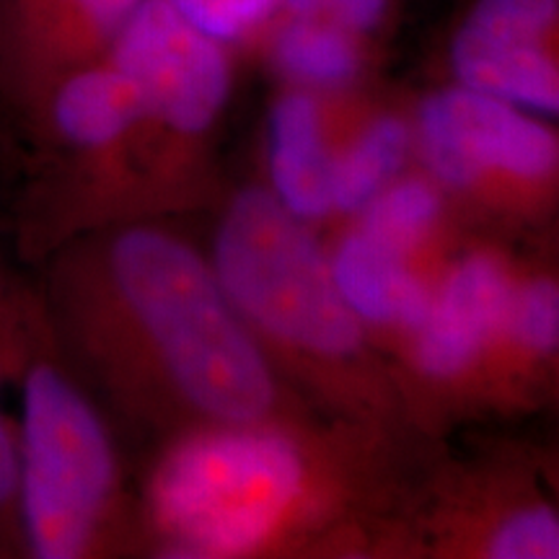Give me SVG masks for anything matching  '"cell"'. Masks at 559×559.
Here are the masks:
<instances>
[{"label":"cell","mask_w":559,"mask_h":559,"mask_svg":"<svg viewBox=\"0 0 559 559\" xmlns=\"http://www.w3.org/2000/svg\"><path fill=\"white\" fill-rule=\"evenodd\" d=\"M39 298L68 366L128 428L166 440L319 415L280 381L207 257L158 223L120 218L55 243Z\"/></svg>","instance_id":"6da1fadb"},{"label":"cell","mask_w":559,"mask_h":559,"mask_svg":"<svg viewBox=\"0 0 559 559\" xmlns=\"http://www.w3.org/2000/svg\"><path fill=\"white\" fill-rule=\"evenodd\" d=\"M425 438L330 417L207 425L160 440L135 528L156 557H362L402 549Z\"/></svg>","instance_id":"7a4b0ae2"},{"label":"cell","mask_w":559,"mask_h":559,"mask_svg":"<svg viewBox=\"0 0 559 559\" xmlns=\"http://www.w3.org/2000/svg\"><path fill=\"white\" fill-rule=\"evenodd\" d=\"M210 267L280 381L321 417L419 436L394 368L334 285L313 226L270 187L228 200Z\"/></svg>","instance_id":"3957f363"},{"label":"cell","mask_w":559,"mask_h":559,"mask_svg":"<svg viewBox=\"0 0 559 559\" xmlns=\"http://www.w3.org/2000/svg\"><path fill=\"white\" fill-rule=\"evenodd\" d=\"M19 383V521L26 555L88 559L128 534L122 466L109 417L68 366L39 290L19 288L9 330Z\"/></svg>","instance_id":"277c9868"},{"label":"cell","mask_w":559,"mask_h":559,"mask_svg":"<svg viewBox=\"0 0 559 559\" xmlns=\"http://www.w3.org/2000/svg\"><path fill=\"white\" fill-rule=\"evenodd\" d=\"M104 58L143 99L128 194V218H138L160 194L177 198L187 179H198V156L230 99L234 62L226 45L187 24L169 0H140Z\"/></svg>","instance_id":"5b68a950"},{"label":"cell","mask_w":559,"mask_h":559,"mask_svg":"<svg viewBox=\"0 0 559 559\" xmlns=\"http://www.w3.org/2000/svg\"><path fill=\"white\" fill-rule=\"evenodd\" d=\"M412 111L415 158L451 202L502 223L547 221L559 187V138L547 117L445 83Z\"/></svg>","instance_id":"8992f818"},{"label":"cell","mask_w":559,"mask_h":559,"mask_svg":"<svg viewBox=\"0 0 559 559\" xmlns=\"http://www.w3.org/2000/svg\"><path fill=\"white\" fill-rule=\"evenodd\" d=\"M515 277L513 257L487 241L469 243L443 264L428 319L394 360L404 409L419 436L477 415L485 368Z\"/></svg>","instance_id":"52a82bcc"},{"label":"cell","mask_w":559,"mask_h":559,"mask_svg":"<svg viewBox=\"0 0 559 559\" xmlns=\"http://www.w3.org/2000/svg\"><path fill=\"white\" fill-rule=\"evenodd\" d=\"M449 559H557L559 515L523 466L428 464L402 521V551Z\"/></svg>","instance_id":"ba28073f"},{"label":"cell","mask_w":559,"mask_h":559,"mask_svg":"<svg viewBox=\"0 0 559 559\" xmlns=\"http://www.w3.org/2000/svg\"><path fill=\"white\" fill-rule=\"evenodd\" d=\"M557 29L559 0H472L449 41L451 83L557 117Z\"/></svg>","instance_id":"9c48e42d"},{"label":"cell","mask_w":559,"mask_h":559,"mask_svg":"<svg viewBox=\"0 0 559 559\" xmlns=\"http://www.w3.org/2000/svg\"><path fill=\"white\" fill-rule=\"evenodd\" d=\"M140 0H0V109L29 124L47 94L102 60Z\"/></svg>","instance_id":"30bf717a"},{"label":"cell","mask_w":559,"mask_h":559,"mask_svg":"<svg viewBox=\"0 0 559 559\" xmlns=\"http://www.w3.org/2000/svg\"><path fill=\"white\" fill-rule=\"evenodd\" d=\"M559 358V280L519 267L513 296L489 353L477 412H526L549 396Z\"/></svg>","instance_id":"8fae6325"},{"label":"cell","mask_w":559,"mask_h":559,"mask_svg":"<svg viewBox=\"0 0 559 559\" xmlns=\"http://www.w3.org/2000/svg\"><path fill=\"white\" fill-rule=\"evenodd\" d=\"M326 260L340 296L394 368L428 319L436 280L355 226L340 234Z\"/></svg>","instance_id":"7c38bea8"},{"label":"cell","mask_w":559,"mask_h":559,"mask_svg":"<svg viewBox=\"0 0 559 559\" xmlns=\"http://www.w3.org/2000/svg\"><path fill=\"white\" fill-rule=\"evenodd\" d=\"M270 190L304 223L334 215V109L332 96L288 86L280 91L267 117Z\"/></svg>","instance_id":"4fadbf2b"},{"label":"cell","mask_w":559,"mask_h":559,"mask_svg":"<svg viewBox=\"0 0 559 559\" xmlns=\"http://www.w3.org/2000/svg\"><path fill=\"white\" fill-rule=\"evenodd\" d=\"M451 200L423 169L402 171L381 194L355 215V226L368 239L407 257L425 275L438 280L453 251L449 239Z\"/></svg>","instance_id":"5bb4252c"},{"label":"cell","mask_w":559,"mask_h":559,"mask_svg":"<svg viewBox=\"0 0 559 559\" xmlns=\"http://www.w3.org/2000/svg\"><path fill=\"white\" fill-rule=\"evenodd\" d=\"M415 158L412 111L396 107L368 109L334 138L332 205L334 213L355 218L376 194L409 169Z\"/></svg>","instance_id":"9a60e30c"},{"label":"cell","mask_w":559,"mask_h":559,"mask_svg":"<svg viewBox=\"0 0 559 559\" xmlns=\"http://www.w3.org/2000/svg\"><path fill=\"white\" fill-rule=\"evenodd\" d=\"M267 55L288 86L324 96L353 94L368 70L366 39L330 16L272 21Z\"/></svg>","instance_id":"2e32d148"},{"label":"cell","mask_w":559,"mask_h":559,"mask_svg":"<svg viewBox=\"0 0 559 559\" xmlns=\"http://www.w3.org/2000/svg\"><path fill=\"white\" fill-rule=\"evenodd\" d=\"M13 288L16 283H11L0 270V386L9 379V317ZM16 549H24L19 521L16 428H11V419L3 412V400H0V551L13 555Z\"/></svg>","instance_id":"e0dca14e"},{"label":"cell","mask_w":559,"mask_h":559,"mask_svg":"<svg viewBox=\"0 0 559 559\" xmlns=\"http://www.w3.org/2000/svg\"><path fill=\"white\" fill-rule=\"evenodd\" d=\"M394 0H332L330 19L340 21L349 32L368 39L370 34H379L386 24Z\"/></svg>","instance_id":"ac0fdd59"},{"label":"cell","mask_w":559,"mask_h":559,"mask_svg":"<svg viewBox=\"0 0 559 559\" xmlns=\"http://www.w3.org/2000/svg\"><path fill=\"white\" fill-rule=\"evenodd\" d=\"M228 5L239 16L247 39L267 29L280 13V0H228Z\"/></svg>","instance_id":"d6986e66"},{"label":"cell","mask_w":559,"mask_h":559,"mask_svg":"<svg viewBox=\"0 0 559 559\" xmlns=\"http://www.w3.org/2000/svg\"><path fill=\"white\" fill-rule=\"evenodd\" d=\"M332 0H280L283 16H330Z\"/></svg>","instance_id":"ffe728a7"}]
</instances>
